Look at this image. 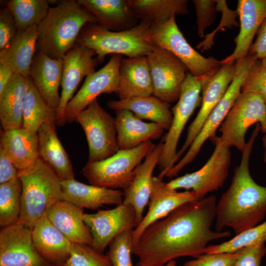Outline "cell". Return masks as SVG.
Wrapping results in <instances>:
<instances>
[{"instance_id": "10", "label": "cell", "mask_w": 266, "mask_h": 266, "mask_svg": "<svg viewBox=\"0 0 266 266\" xmlns=\"http://www.w3.org/2000/svg\"><path fill=\"white\" fill-rule=\"evenodd\" d=\"M255 124L266 133V103L255 93L241 92L219 128V137L229 148L242 152L246 144V133Z\"/></svg>"}, {"instance_id": "12", "label": "cell", "mask_w": 266, "mask_h": 266, "mask_svg": "<svg viewBox=\"0 0 266 266\" xmlns=\"http://www.w3.org/2000/svg\"><path fill=\"white\" fill-rule=\"evenodd\" d=\"M211 140L215 145L214 150L205 164L199 170L187 173L166 183V186L172 190L184 189L195 192L200 199L209 193L222 187L229 174L231 162L230 148L225 145L219 136Z\"/></svg>"}, {"instance_id": "13", "label": "cell", "mask_w": 266, "mask_h": 266, "mask_svg": "<svg viewBox=\"0 0 266 266\" xmlns=\"http://www.w3.org/2000/svg\"><path fill=\"white\" fill-rule=\"evenodd\" d=\"M152 79L153 95L168 103L178 100L188 70L174 54L155 47L147 55Z\"/></svg>"}, {"instance_id": "43", "label": "cell", "mask_w": 266, "mask_h": 266, "mask_svg": "<svg viewBox=\"0 0 266 266\" xmlns=\"http://www.w3.org/2000/svg\"><path fill=\"white\" fill-rule=\"evenodd\" d=\"M197 15V27L199 36L204 37L205 29L214 22L217 11L215 0H193Z\"/></svg>"}, {"instance_id": "23", "label": "cell", "mask_w": 266, "mask_h": 266, "mask_svg": "<svg viewBox=\"0 0 266 266\" xmlns=\"http://www.w3.org/2000/svg\"><path fill=\"white\" fill-rule=\"evenodd\" d=\"M34 246L40 255L54 266H65L70 256L73 243L45 216L32 230Z\"/></svg>"}, {"instance_id": "50", "label": "cell", "mask_w": 266, "mask_h": 266, "mask_svg": "<svg viewBox=\"0 0 266 266\" xmlns=\"http://www.w3.org/2000/svg\"><path fill=\"white\" fill-rule=\"evenodd\" d=\"M161 266H176V262L174 260H171L166 264Z\"/></svg>"}, {"instance_id": "25", "label": "cell", "mask_w": 266, "mask_h": 266, "mask_svg": "<svg viewBox=\"0 0 266 266\" xmlns=\"http://www.w3.org/2000/svg\"><path fill=\"white\" fill-rule=\"evenodd\" d=\"M63 200L81 208L97 209L104 205H118L123 202V192L88 185L75 180L61 182Z\"/></svg>"}, {"instance_id": "37", "label": "cell", "mask_w": 266, "mask_h": 266, "mask_svg": "<svg viewBox=\"0 0 266 266\" xmlns=\"http://www.w3.org/2000/svg\"><path fill=\"white\" fill-rule=\"evenodd\" d=\"M22 184L19 177L0 184V226H10L20 220Z\"/></svg>"}, {"instance_id": "2", "label": "cell", "mask_w": 266, "mask_h": 266, "mask_svg": "<svg viewBox=\"0 0 266 266\" xmlns=\"http://www.w3.org/2000/svg\"><path fill=\"white\" fill-rule=\"evenodd\" d=\"M260 129L257 124L242 151L240 162L234 171L230 186L217 202L215 228L221 232L232 228L236 235L259 224L266 214V187L251 176L249 161Z\"/></svg>"}, {"instance_id": "47", "label": "cell", "mask_w": 266, "mask_h": 266, "mask_svg": "<svg viewBox=\"0 0 266 266\" xmlns=\"http://www.w3.org/2000/svg\"><path fill=\"white\" fill-rule=\"evenodd\" d=\"M248 54L255 56L259 60L266 57V17L257 33L256 40L252 44Z\"/></svg>"}, {"instance_id": "30", "label": "cell", "mask_w": 266, "mask_h": 266, "mask_svg": "<svg viewBox=\"0 0 266 266\" xmlns=\"http://www.w3.org/2000/svg\"><path fill=\"white\" fill-rule=\"evenodd\" d=\"M91 13L98 23L107 29L120 32L130 30L138 21L128 0H78Z\"/></svg>"}, {"instance_id": "28", "label": "cell", "mask_w": 266, "mask_h": 266, "mask_svg": "<svg viewBox=\"0 0 266 266\" xmlns=\"http://www.w3.org/2000/svg\"><path fill=\"white\" fill-rule=\"evenodd\" d=\"M117 138L119 150L135 148L152 140L159 139L164 130L153 122H145L131 111L115 110Z\"/></svg>"}, {"instance_id": "14", "label": "cell", "mask_w": 266, "mask_h": 266, "mask_svg": "<svg viewBox=\"0 0 266 266\" xmlns=\"http://www.w3.org/2000/svg\"><path fill=\"white\" fill-rule=\"evenodd\" d=\"M122 56L113 54L102 68L86 77L82 87L67 103L65 111L66 123L74 121L76 116L102 94H117L119 68Z\"/></svg>"}, {"instance_id": "27", "label": "cell", "mask_w": 266, "mask_h": 266, "mask_svg": "<svg viewBox=\"0 0 266 266\" xmlns=\"http://www.w3.org/2000/svg\"><path fill=\"white\" fill-rule=\"evenodd\" d=\"M83 209L61 200L51 207L45 216L71 242L92 246L93 237L84 221Z\"/></svg>"}, {"instance_id": "33", "label": "cell", "mask_w": 266, "mask_h": 266, "mask_svg": "<svg viewBox=\"0 0 266 266\" xmlns=\"http://www.w3.org/2000/svg\"><path fill=\"white\" fill-rule=\"evenodd\" d=\"M28 77L14 74L0 94V120L2 130L23 127V103Z\"/></svg>"}, {"instance_id": "6", "label": "cell", "mask_w": 266, "mask_h": 266, "mask_svg": "<svg viewBox=\"0 0 266 266\" xmlns=\"http://www.w3.org/2000/svg\"><path fill=\"white\" fill-rule=\"evenodd\" d=\"M155 145L148 141L133 149L119 150L103 160L87 162L83 174L91 185L124 190L131 183L135 168Z\"/></svg>"}, {"instance_id": "16", "label": "cell", "mask_w": 266, "mask_h": 266, "mask_svg": "<svg viewBox=\"0 0 266 266\" xmlns=\"http://www.w3.org/2000/svg\"><path fill=\"white\" fill-rule=\"evenodd\" d=\"M83 220L92 235L91 246L101 253L117 235L138 225L134 208L123 203L111 209L84 213Z\"/></svg>"}, {"instance_id": "9", "label": "cell", "mask_w": 266, "mask_h": 266, "mask_svg": "<svg viewBox=\"0 0 266 266\" xmlns=\"http://www.w3.org/2000/svg\"><path fill=\"white\" fill-rule=\"evenodd\" d=\"M204 78L187 73L176 104L171 108L172 120L164 142L163 151L158 163L161 179L178 162L177 147L182 132L189 119L201 101L202 84Z\"/></svg>"}, {"instance_id": "18", "label": "cell", "mask_w": 266, "mask_h": 266, "mask_svg": "<svg viewBox=\"0 0 266 266\" xmlns=\"http://www.w3.org/2000/svg\"><path fill=\"white\" fill-rule=\"evenodd\" d=\"M61 100L57 110L56 124L62 126L65 121V111L74 96L79 84L85 77L96 71L99 64L94 50L76 44L63 59Z\"/></svg>"}, {"instance_id": "44", "label": "cell", "mask_w": 266, "mask_h": 266, "mask_svg": "<svg viewBox=\"0 0 266 266\" xmlns=\"http://www.w3.org/2000/svg\"><path fill=\"white\" fill-rule=\"evenodd\" d=\"M19 30L13 16L7 7L0 10V50L6 47Z\"/></svg>"}, {"instance_id": "5", "label": "cell", "mask_w": 266, "mask_h": 266, "mask_svg": "<svg viewBox=\"0 0 266 266\" xmlns=\"http://www.w3.org/2000/svg\"><path fill=\"white\" fill-rule=\"evenodd\" d=\"M150 26L141 22L126 31L115 32L98 23H88L81 30L76 44L94 51L99 63L107 55L128 57L147 56L155 47L147 39Z\"/></svg>"}, {"instance_id": "19", "label": "cell", "mask_w": 266, "mask_h": 266, "mask_svg": "<svg viewBox=\"0 0 266 266\" xmlns=\"http://www.w3.org/2000/svg\"><path fill=\"white\" fill-rule=\"evenodd\" d=\"M166 185L163 179L153 176L148 211L132 232L133 247L151 224L165 217L179 206L200 199L193 191L177 192L167 188Z\"/></svg>"}, {"instance_id": "20", "label": "cell", "mask_w": 266, "mask_h": 266, "mask_svg": "<svg viewBox=\"0 0 266 266\" xmlns=\"http://www.w3.org/2000/svg\"><path fill=\"white\" fill-rule=\"evenodd\" d=\"M163 146V141L155 144L144 161L135 168L131 183L123 191V203L131 205L134 208L138 224L143 217L144 210L150 200L153 172L158 165Z\"/></svg>"}, {"instance_id": "40", "label": "cell", "mask_w": 266, "mask_h": 266, "mask_svg": "<svg viewBox=\"0 0 266 266\" xmlns=\"http://www.w3.org/2000/svg\"><path fill=\"white\" fill-rule=\"evenodd\" d=\"M133 230H127L117 235L109 245L107 253L112 266H133L131 259Z\"/></svg>"}, {"instance_id": "22", "label": "cell", "mask_w": 266, "mask_h": 266, "mask_svg": "<svg viewBox=\"0 0 266 266\" xmlns=\"http://www.w3.org/2000/svg\"><path fill=\"white\" fill-rule=\"evenodd\" d=\"M236 12L240 30L234 39L235 47L231 55L221 61L222 65L236 62L248 54L252 40L266 17V0H239Z\"/></svg>"}, {"instance_id": "8", "label": "cell", "mask_w": 266, "mask_h": 266, "mask_svg": "<svg viewBox=\"0 0 266 266\" xmlns=\"http://www.w3.org/2000/svg\"><path fill=\"white\" fill-rule=\"evenodd\" d=\"M175 14L166 23L150 26L147 39L154 46L174 54L194 76L205 78L215 73L222 66L213 57H205L188 42L178 28Z\"/></svg>"}, {"instance_id": "36", "label": "cell", "mask_w": 266, "mask_h": 266, "mask_svg": "<svg viewBox=\"0 0 266 266\" xmlns=\"http://www.w3.org/2000/svg\"><path fill=\"white\" fill-rule=\"evenodd\" d=\"M45 0H10L6 7L13 16L19 31L38 25L51 6Z\"/></svg>"}, {"instance_id": "35", "label": "cell", "mask_w": 266, "mask_h": 266, "mask_svg": "<svg viewBox=\"0 0 266 266\" xmlns=\"http://www.w3.org/2000/svg\"><path fill=\"white\" fill-rule=\"evenodd\" d=\"M57 111L50 107L28 77V88L23 110V128L37 132L45 122L56 121Z\"/></svg>"}, {"instance_id": "51", "label": "cell", "mask_w": 266, "mask_h": 266, "mask_svg": "<svg viewBox=\"0 0 266 266\" xmlns=\"http://www.w3.org/2000/svg\"><path fill=\"white\" fill-rule=\"evenodd\" d=\"M261 61V62L262 64L266 66V57H265L264 59H262Z\"/></svg>"}, {"instance_id": "39", "label": "cell", "mask_w": 266, "mask_h": 266, "mask_svg": "<svg viewBox=\"0 0 266 266\" xmlns=\"http://www.w3.org/2000/svg\"><path fill=\"white\" fill-rule=\"evenodd\" d=\"M65 266H112L107 256L92 246L72 244L70 256Z\"/></svg>"}, {"instance_id": "41", "label": "cell", "mask_w": 266, "mask_h": 266, "mask_svg": "<svg viewBox=\"0 0 266 266\" xmlns=\"http://www.w3.org/2000/svg\"><path fill=\"white\" fill-rule=\"evenodd\" d=\"M241 92L255 93L266 103V66L257 60L250 68L243 83Z\"/></svg>"}, {"instance_id": "38", "label": "cell", "mask_w": 266, "mask_h": 266, "mask_svg": "<svg viewBox=\"0 0 266 266\" xmlns=\"http://www.w3.org/2000/svg\"><path fill=\"white\" fill-rule=\"evenodd\" d=\"M266 242V220L223 243L207 246L204 253H233L245 247Z\"/></svg>"}, {"instance_id": "26", "label": "cell", "mask_w": 266, "mask_h": 266, "mask_svg": "<svg viewBox=\"0 0 266 266\" xmlns=\"http://www.w3.org/2000/svg\"><path fill=\"white\" fill-rule=\"evenodd\" d=\"M55 121L44 123L37 132L39 158L48 165L62 180L74 179L73 166L61 142Z\"/></svg>"}, {"instance_id": "45", "label": "cell", "mask_w": 266, "mask_h": 266, "mask_svg": "<svg viewBox=\"0 0 266 266\" xmlns=\"http://www.w3.org/2000/svg\"><path fill=\"white\" fill-rule=\"evenodd\" d=\"M266 254V247L264 243L245 247L240 249L235 266H261L262 259Z\"/></svg>"}, {"instance_id": "15", "label": "cell", "mask_w": 266, "mask_h": 266, "mask_svg": "<svg viewBox=\"0 0 266 266\" xmlns=\"http://www.w3.org/2000/svg\"><path fill=\"white\" fill-rule=\"evenodd\" d=\"M32 230L20 220L1 228L0 266H54L36 250Z\"/></svg>"}, {"instance_id": "1", "label": "cell", "mask_w": 266, "mask_h": 266, "mask_svg": "<svg viewBox=\"0 0 266 266\" xmlns=\"http://www.w3.org/2000/svg\"><path fill=\"white\" fill-rule=\"evenodd\" d=\"M217 200L214 195L186 203L148 227L132 253L136 266H161L181 257L197 258L207 244L229 237L230 231H213Z\"/></svg>"}, {"instance_id": "21", "label": "cell", "mask_w": 266, "mask_h": 266, "mask_svg": "<svg viewBox=\"0 0 266 266\" xmlns=\"http://www.w3.org/2000/svg\"><path fill=\"white\" fill-rule=\"evenodd\" d=\"M63 60L49 57L36 51L31 65L29 76L36 90L46 104L57 111L61 96Z\"/></svg>"}, {"instance_id": "11", "label": "cell", "mask_w": 266, "mask_h": 266, "mask_svg": "<svg viewBox=\"0 0 266 266\" xmlns=\"http://www.w3.org/2000/svg\"><path fill=\"white\" fill-rule=\"evenodd\" d=\"M82 128L88 146V162L108 158L118 151L115 118L105 111L97 100L75 117Z\"/></svg>"}, {"instance_id": "34", "label": "cell", "mask_w": 266, "mask_h": 266, "mask_svg": "<svg viewBox=\"0 0 266 266\" xmlns=\"http://www.w3.org/2000/svg\"><path fill=\"white\" fill-rule=\"evenodd\" d=\"M137 20L150 26L162 24L174 14L189 13L187 0H128Z\"/></svg>"}, {"instance_id": "48", "label": "cell", "mask_w": 266, "mask_h": 266, "mask_svg": "<svg viewBox=\"0 0 266 266\" xmlns=\"http://www.w3.org/2000/svg\"><path fill=\"white\" fill-rule=\"evenodd\" d=\"M14 74L13 70L8 66L0 61V94L4 90Z\"/></svg>"}, {"instance_id": "17", "label": "cell", "mask_w": 266, "mask_h": 266, "mask_svg": "<svg viewBox=\"0 0 266 266\" xmlns=\"http://www.w3.org/2000/svg\"><path fill=\"white\" fill-rule=\"evenodd\" d=\"M235 73V62L229 63L222 65L215 73L203 80L200 108L188 128L185 142L177 152L178 161L187 152L206 119L225 94Z\"/></svg>"}, {"instance_id": "49", "label": "cell", "mask_w": 266, "mask_h": 266, "mask_svg": "<svg viewBox=\"0 0 266 266\" xmlns=\"http://www.w3.org/2000/svg\"><path fill=\"white\" fill-rule=\"evenodd\" d=\"M263 137V144L264 148V162L266 164V133Z\"/></svg>"}, {"instance_id": "24", "label": "cell", "mask_w": 266, "mask_h": 266, "mask_svg": "<svg viewBox=\"0 0 266 266\" xmlns=\"http://www.w3.org/2000/svg\"><path fill=\"white\" fill-rule=\"evenodd\" d=\"M153 83L146 56L122 58L116 95L119 100L153 95Z\"/></svg>"}, {"instance_id": "42", "label": "cell", "mask_w": 266, "mask_h": 266, "mask_svg": "<svg viewBox=\"0 0 266 266\" xmlns=\"http://www.w3.org/2000/svg\"><path fill=\"white\" fill-rule=\"evenodd\" d=\"M240 250L233 253H204L183 266H235Z\"/></svg>"}, {"instance_id": "3", "label": "cell", "mask_w": 266, "mask_h": 266, "mask_svg": "<svg viewBox=\"0 0 266 266\" xmlns=\"http://www.w3.org/2000/svg\"><path fill=\"white\" fill-rule=\"evenodd\" d=\"M98 23L97 19L77 0H62L50 7L37 26L36 51L51 58L63 60L76 45L83 27L88 23Z\"/></svg>"}, {"instance_id": "46", "label": "cell", "mask_w": 266, "mask_h": 266, "mask_svg": "<svg viewBox=\"0 0 266 266\" xmlns=\"http://www.w3.org/2000/svg\"><path fill=\"white\" fill-rule=\"evenodd\" d=\"M18 171L6 153L0 148V184L17 178Z\"/></svg>"}, {"instance_id": "31", "label": "cell", "mask_w": 266, "mask_h": 266, "mask_svg": "<svg viewBox=\"0 0 266 266\" xmlns=\"http://www.w3.org/2000/svg\"><path fill=\"white\" fill-rule=\"evenodd\" d=\"M38 35L37 25L19 31L8 46L0 50V61L8 65L14 74L29 77L36 52Z\"/></svg>"}, {"instance_id": "32", "label": "cell", "mask_w": 266, "mask_h": 266, "mask_svg": "<svg viewBox=\"0 0 266 266\" xmlns=\"http://www.w3.org/2000/svg\"><path fill=\"white\" fill-rule=\"evenodd\" d=\"M107 105L115 111L129 110L142 120L157 124L164 130H168L171 124L172 114L169 103L154 95L111 100Z\"/></svg>"}, {"instance_id": "4", "label": "cell", "mask_w": 266, "mask_h": 266, "mask_svg": "<svg viewBox=\"0 0 266 266\" xmlns=\"http://www.w3.org/2000/svg\"><path fill=\"white\" fill-rule=\"evenodd\" d=\"M22 184L20 220L33 229L51 207L63 200L62 180L40 158L32 166L19 170Z\"/></svg>"}, {"instance_id": "7", "label": "cell", "mask_w": 266, "mask_h": 266, "mask_svg": "<svg viewBox=\"0 0 266 266\" xmlns=\"http://www.w3.org/2000/svg\"><path fill=\"white\" fill-rule=\"evenodd\" d=\"M257 60L255 56L248 54L235 62V75L225 94L210 113L184 156L170 170L166 177L171 178L177 176L184 167L196 158L205 141L216 136V131L240 95L243 83L250 68Z\"/></svg>"}, {"instance_id": "29", "label": "cell", "mask_w": 266, "mask_h": 266, "mask_svg": "<svg viewBox=\"0 0 266 266\" xmlns=\"http://www.w3.org/2000/svg\"><path fill=\"white\" fill-rule=\"evenodd\" d=\"M0 148L8 155L18 170L33 166L39 158L37 132L22 128L2 130Z\"/></svg>"}]
</instances>
